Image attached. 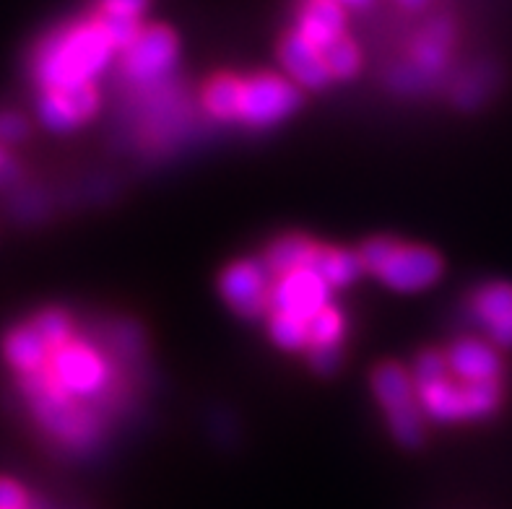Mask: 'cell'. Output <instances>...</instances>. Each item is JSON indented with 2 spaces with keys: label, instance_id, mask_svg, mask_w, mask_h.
I'll return each instance as SVG.
<instances>
[{
  "label": "cell",
  "instance_id": "6da1fadb",
  "mask_svg": "<svg viewBox=\"0 0 512 509\" xmlns=\"http://www.w3.org/2000/svg\"><path fill=\"white\" fill-rule=\"evenodd\" d=\"M115 47L97 19L78 21L52 32L34 50L32 73L42 89L86 84L110 65Z\"/></svg>",
  "mask_w": 512,
  "mask_h": 509
},
{
  "label": "cell",
  "instance_id": "7a4b0ae2",
  "mask_svg": "<svg viewBox=\"0 0 512 509\" xmlns=\"http://www.w3.org/2000/svg\"><path fill=\"white\" fill-rule=\"evenodd\" d=\"M416 400L432 421H466L487 419L497 411L502 400L500 382H437V385L419 387Z\"/></svg>",
  "mask_w": 512,
  "mask_h": 509
},
{
  "label": "cell",
  "instance_id": "3957f363",
  "mask_svg": "<svg viewBox=\"0 0 512 509\" xmlns=\"http://www.w3.org/2000/svg\"><path fill=\"white\" fill-rule=\"evenodd\" d=\"M302 102L299 86L292 78L276 73L242 78L240 120L250 128H271L292 115Z\"/></svg>",
  "mask_w": 512,
  "mask_h": 509
},
{
  "label": "cell",
  "instance_id": "277c9868",
  "mask_svg": "<svg viewBox=\"0 0 512 509\" xmlns=\"http://www.w3.org/2000/svg\"><path fill=\"white\" fill-rule=\"evenodd\" d=\"M123 71L136 86L154 89L177 63V37L167 26H146L141 37L123 52Z\"/></svg>",
  "mask_w": 512,
  "mask_h": 509
},
{
  "label": "cell",
  "instance_id": "5b68a950",
  "mask_svg": "<svg viewBox=\"0 0 512 509\" xmlns=\"http://www.w3.org/2000/svg\"><path fill=\"white\" fill-rule=\"evenodd\" d=\"M219 289L229 307L240 315L260 317L271 310L273 276L258 260H242V263L229 265L227 271L221 273Z\"/></svg>",
  "mask_w": 512,
  "mask_h": 509
},
{
  "label": "cell",
  "instance_id": "8992f818",
  "mask_svg": "<svg viewBox=\"0 0 512 509\" xmlns=\"http://www.w3.org/2000/svg\"><path fill=\"white\" fill-rule=\"evenodd\" d=\"M375 276L396 291H422L442 276V260L429 247L396 242Z\"/></svg>",
  "mask_w": 512,
  "mask_h": 509
},
{
  "label": "cell",
  "instance_id": "52a82bcc",
  "mask_svg": "<svg viewBox=\"0 0 512 509\" xmlns=\"http://www.w3.org/2000/svg\"><path fill=\"white\" fill-rule=\"evenodd\" d=\"M325 307H331V286L325 284L318 271L302 268V271L273 278L271 312L297 315L310 323Z\"/></svg>",
  "mask_w": 512,
  "mask_h": 509
},
{
  "label": "cell",
  "instance_id": "ba28073f",
  "mask_svg": "<svg viewBox=\"0 0 512 509\" xmlns=\"http://www.w3.org/2000/svg\"><path fill=\"white\" fill-rule=\"evenodd\" d=\"M99 107V94L91 81L86 84L60 86V89L42 91L39 99V117L55 133H68L86 123Z\"/></svg>",
  "mask_w": 512,
  "mask_h": 509
},
{
  "label": "cell",
  "instance_id": "9c48e42d",
  "mask_svg": "<svg viewBox=\"0 0 512 509\" xmlns=\"http://www.w3.org/2000/svg\"><path fill=\"white\" fill-rule=\"evenodd\" d=\"M281 63L294 84L305 89H323L333 78L325 65L323 50L307 42L299 32H292L281 42Z\"/></svg>",
  "mask_w": 512,
  "mask_h": 509
},
{
  "label": "cell",
  "instance_id": "30bf717a",
  "mask_svg": "<svg viewBox=\"0 0 512 509\" xmlns=\"http://www.w3.org/2000/svg\"><path fill=\"white\" fill-rule=\"evenodd\" d=\"M445 356H448L450 374H455L458 382H497L500 377V356L484 341L463 338V341L453 343Z\"/></svg>",
  "mask_w": 512,
  "mask_h": 509
},
{
  "label": "cell",
  "instance_id": "8fae6325",
  "mask_svg": "<svg viewBox=\"0 0 512 509\" xmlns=\"http://www.w3.org/2000/svg\"><path fill=\"white\" fill-rule=\"evenodd\" d=\"M346 29V13L341 3L336 0H305V6L299 11L297 32L312 42L315 47H325L344 37Z\"/></svg>",
  "mask_w": 512,
  "mask_h": 509
},
{
  "label": "cell",
  "instance_id": "7c38bea8",
  "mask_svg": "<svg viewBox=\"0 0 512 509\" xmlns=\"http://www.w3.org/2000/svg\"><path fill=\"white\" fill-rule=\"evenodd\" d=\"M3 354H6L8 364L19 372V377H24V374H34L45 367L52 356V348L34 330L32 323H26L8 333L6 343H3Z\"/></svg>",
  "mask_w": 512,
  "mask_h": 509
},
{
  "label": "cell",
  "instance_id": "4fadbf2b",
  "mask_svg": "<svg viewBox=\"0 0 512 509\" xmlns=\"http://www.w3.org/2000/svg\"><path fill=\"white\" fill-rule=\"evenodd\" d=\"M320 245L310 242L307 237H299V234H286V237L276 239L271 247H268L263 265L268 268L273 278H281L286 273L302 271V268H312L315 263V255H318Z\"/></svg>",
  "mask_w": 512,
  "mask_h": 509
},
{
  "label": "cell",
  "instance_id": "5bb4252c",
  "mask_svg": "<svg viewBox=\"0 0 512 509\" xmlns=\"http://www.w3.org/2000/svg\"><path fill=\"white\" fill-rule=\"evenodd\" d=\"M450 42H453V26L448 19H435L427 26V32L414 42V65L427 78L445 71L450 58Z\"/></svg>",
  "mask_w": 512,
  "mask_h": 509
},
{
  "label": "cell",
  "instance_id": "9a60e30c",
  "mask_svg": "<svg viewBox=\"0 0 512 509\" xmlns=\"http://www.w3.org/2000/svg\"><path fill=\"white\" fill-rule=\"evenodd\" d=\"M372 390H375L380 406L385 413H393L398 408H406L416 403V385L409 372H403L398 364H385L372 377Z\"/></svg>",
  "mask_w": 512,
  "mask_h": 509
},
{
  "label": "cell",
  "instance_id": "2e32d148",
  "mask_svg": "<svg viewBox=\"0 0 512 509\" xmlns=\"http://www.w3.org/2000/svg\"><path fill=\"white\" fill-rule=\"evenodd\" d=\"M312 271H318L331 289H341V286L354 284L362 276L364 265L359 252L320 247L318 255H315V263H312Z\"/></svg>",
  "mask_w": 512,
  "mask_h": 509
},
{
  "label": "cell",
  "instance_id": "e0dca14e",
  "mask_svg": "<svg viewBox=\"0 0 512 509\" xmlns=\"http://www.w3.org/2000/svg\"><path fill=\"white\" fill-rule=\"evenodd\" d=\"M240 104H242V78L219 76L203 91V107L214 120L221 123H232L240 120Z\"/></svg>",
  "mask_w": 512,
  "mask_h": 509
},
{
  "label": "cell",
  "instance_id": "ac0fdd59",
  "mask_svg": "<svg viewBox=\"0 0 512 509\" xmlns=\"http://www.w3.org/2000/svg\"><path fill=\"white\" fill-rule=\"evenodd\" d=\"M471 312L476 323L487 330H494L512 315V286L510 284H489L479 289L471 299Z\"/></svg>",
  "mask_w": 512,
  "mask_h": 509
},
{
  "label": "cell",
  "instance_id": "d6986e66",
  "mask_svg": "<svg viewBox=\"0 0 512 509\" xmlns=\"http://www.w3.org/2000/svg\"><path fill=\"white\" fill-rule=\"evenodd\" d=\"M271 338L276 346L286 351H299V348L310 346V323L297 315H286V312H271Z\"/></svg>",
  "mask_w": 512,
  "mask_h": 509
},
{
  "label": "cell",
  "instance_id": "ffe728a7",
  "mask_svg": "<svg viewBox=\"0 0 512 509\" xmlns=\"http://www.w3.org/2000/svg\"><path fill=\"white\" fill-rule=\"evenodd\" d=\"M323 58H325V65H328V71H331V76L341 78V81H346V78H351V76H357L359 65H362L359 47L354 45V42L346 37V34L325 47Z\"/></svg>",
  "mask_w": 512,
  "mask_h": 509
},
{
  "label": "cell",
  "instance_id": "44dd1931",
  "mask_svg": "<svg viewBox=\"0 0 512 509\" xmlns=\"http://www.w3.org/2000/svg\"><path fill=\"white\" fill-rule=\"evenodd\" d=\"M344 338V315L336 307H325L310 320V351L312 348H338Z\"/></svg>",
  "mask_w": 512,
  "mask_h": 509
},
{
  "label": "cell",
  "instance_id": "7402d4cb",
  "mask_svg": "<svg viewBox=\"0 0 512 509\" xmlns=\"http://www.w3.org/2000/svg\"><path fill=\"white\" fill-rule=\"evenodd\" d=\"M388 424L401 445L406 447L419 445L424 437V411L422 406H419V400L411 403V406L388 413Z\"/></svg>",
  "mask_w": 512,
  "mask_h": 509
},
{
  "label": "cell",
  "instance_id": "603a6c76",
  "mask_svg": "<svg viewBox=\"0 0 512 509\" xmlns=\"http://www.w3.org/2000/svg\"><path fill=\"white\" fill-rule=\"evenodd\" d=\"M32 325H34V330H37L39 336L45 338L47 346H50L52 351H55V348H60L63 343H68L73 338L71 317L65 315L63 310L39 312V315H34Z\"/></svg>",
  "mask_w": 512,
  "mask_h": 509
},
{
  "label": "cell",
  "instance_id": "cb8c5ba5",
  "mask_svg": "<svg viewBox=\"0 0 512 509\" xmlns=\"http://www.w3.org/2000/svg\"><path fill=\"white\" fill-rule=\"evenodd\" d=\"M97 21L102 24L104 34L110 37L115 50H128L138 37H141L143 26L141 19H130V16H115V13H99Z\"/></svg>",
  "mask_w": 512,
  "mask_h": 509
},
{
  "label": "cell",
  "instance_id": "d4e9b609",
  "mask_svg": "<svg viewBox=\"0 0 512 509\" xmlns=\"http://www.w3.org/2000/svg\"><path fill=\"white\" fill-rule=\"evenodd\" d=\"M414 385L416 390L419 387H429V385H437V382L448 380L450 377V364H448V356L445 354H437V351H427L416 359V367H414Z\"/></svg>",
  "mask_w": 512,
  "mask_h": 509
},
{
  "label": "cell",
  "instance_id": "484cf974",
  "mask_svg": "<svg viewBox=\"0 0 512 509\" xmlns=\"http://www.w3.org/2000/svg\"><path fill=\"white\" fill-rule=\"evenodd\" d=\"M29 136V123L16 112H0V146L19 143Z\"/></svg>",
  "mask_w": 512,
  "mask_h": 509
},
{
  "label": "cell",
  "instance_id": "4316f807",
  "mask_svg": "<svg viewBox=\"0 0 512 509\" xmlns=\"http://www.w3.org/2000/svg\"><path fill=\"white\" fill-rule=\"evenodd\" d=\"M390 84L396 86L398 91H419L429 84V78L424 76L414 63L398 65L396 71L390 73Z\"/></svg>",
  "mask_w": 512,
  "mask_h": 509
},
{
  "label": "cell",
  "instance_id": "83f0119b",
  "mask_svg": "<svg viewBox=\"0 0 512 509\" xmlns=\"http://www.w3.org/2000/svg\"><path fill=\"white\" fill-rule=\"evenodd\" d=\"M0 509H32V502L11 478H0Z\"/></svg>",
  "mask_w": 512,
  "mask_h": 509
},
{
  "label": "cell",
  "instance_id": "f1b7e54d",
  "mask_svg": "<svg viewBox=\"0 0 512 509\" xmlns=\"http://www.w3.org/2000/svg\"><path fill=\"white\" fill-rule=\"evenodd\" d=\"M149 0H102V13H115V16H130L141 19Z\"/></svg>",
  "mask_w": 512,
  "mask_h": 509
},
{
  "label": "cell",
  "instance_id": "f546056e",
  "mask_svg": "<svg viewBox=\"0 0 512 509\" xmlns=\"http://www.w3.org/2000/svg\"><path fill=\"white\" fill-rule=\"evenodd\" d=\"M310 361H312V367L318 369V372L328 374L338 367V361H341V351H338V348H312Z\"/></svg>",
  "mask_w": 512,
  "mask_h": 509
},
{
  "label": "cell",
  "instance_id": "4dcf8cb0",
  "mask_svg": "<svg viewBox=\"0 0 512 509\" xmlns=\"http://www.w3.org/2000/svg\"><path fill=\"white\" fill-rule=\"evenodd\" d=\"M19 177V167L8 159L6 149L0 146V185H11Z\"/></svg>",
  "mask_w": 512,
  "mask_h": 509
},
{
  "label": "cell",
  "instance_id": "1f68e13d",
  "mask_svg": "<svg viewBox=\"0 0 512 509\" xmlns=\"http://www.w3.org/2000/svg\"><path fill=\"white\" fill-rule=\"evenodd\" d=\"M489 336H492L494 343H500V346H512V315L507 317L502 325H497L494 330H489Z\"/></svg>",
  "mask_w": 512,
  "mask_h": 509
},
{
  "label": "cell",
  "instance_id": "d6a6232c",
  "mask_svg": "<svg viewBox=\"0 0 512 509\" xmlns=\"http://www.w3.org/2000/svg\"><path fill=\"white\" fill-rule=\"evenodd\" d=\"M403 8H409V11H419V8H424L429 3V0H398Z\"/></svg>",
  "mask_w": 512,
  "mask_h": 509
},
{
  "label": "cell",
  "instance_id": "836d02e7",
  "mask_svg": "<svg viewBox=\"0 0 512 509\" xmlns=\"http://www.w3.org/2000/svg\"><path fill=\"white\" fill-rule=\"evenodd\" d=\"M336 3H341L344 8H364L370 6L372 0H336Z\"/></svg>",
  "mask_w": 512,
  "mask_h": 509
}]
</instances>
